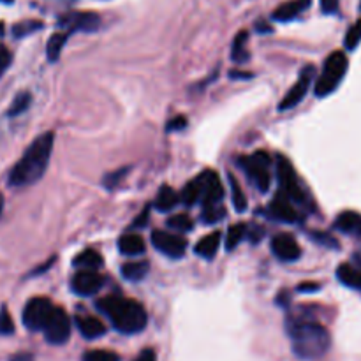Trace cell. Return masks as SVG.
Listing matches in <instances>:
<instances>
[{"instance_id": "1", "label": "cell", "mask_w": 361, "mask_h": 361, "mask_svg": "<svg viewBox=\"0 0 361 361\" xmlns=\"http://www.w3.org/2000/svg\"><path fill=\"white\" fill-rule=\"evenodd\" d=\"M53 142V133L41 134L25 150V154L16 162V166L11 170V173H9V185L25 187V185H32V183L39 182L42 178V174L46 173V170H48V164H50Z\"/></svg>"}, {"instance_id": "2", "label": "cell", "mask_w": 361, "mask_h": 361, "mask_svg": "<svg viewBox=\"0 0 361 361\" xmlns=\"http://www.w3.org/2000/svg\"><path fill=\"white\" fill-rule=\"evenodd\" d=\"M293 351L302 360H317L328 353L332 345V336L323 324L316 321L295 319L287 324Z\"/></svg>"}, {"instance_id": "3", "label": "cell", "mask_w": 361, "mask_h": 361, "mask_svg": "<svg viewBox=\"0 0 361 361\" xmlns=\"http://www.w3.org/2000/svg\"><path fill=\"white\" fill-rule=\"evenodd\" d=\"M97 308L111 319L116 332L125 333V335L143 332L148 321L146 310L142 304L129 298H122V296H106L97 302Z\"/></svg>"}, {"instance_id": "4", "label": "cell", "mask_w": 361, "mask_h": 361, "mask_svg": "<svg viewBox=\"0 0 361 361\" xmlns=\"http://www.w3.org/2000/svg\"><path fill=\"white\" fill-rule=\"evenodd\" d=\"M349 60L345 57V53L342 51H333L323 67V75L319 76L316 83V96L317 97H326L332 92L336 90V87L340 85V81L344 79L345 72H347Z\"/></svg>"}, {"instance_id": "5", "label": "cell", "mask_w": 361, "mask_h": 361, "mask_svg": "<svg viewBox=\"0 0 361 361\" xmlns=\"http://www.w3.org/2000/svg\"><path fill=\"white\" fill-rule=\"evenodd\" d=\"M240 164L245 171V174L250 178V182H254V185L259 189L261 192L268 191L270 187V168H271V159L270 155L266 154L265 150H258L254 152L249 157H241Z\"/></svg>"}, {"instance_id": "6", "label": "cell", "mask_w": 361, "mask_h": 361, "mask_svg": "<svg viewBox=\"0 0 361 361\" xmlns=\"http://www.w3.org/2000/svg\"><path fill=\"white\" fill-rule=\"evenodd\" d=\"M277 176L280 192H284L293 203H302L305 200L304 189L299 185L295 168L291 166V162L282 155L277 157Z\"/></svg>"}, {"instance_id": "7", "label": "cell", "mask_w": 361, "mask_h": 361, "mask_svg": "<svg viewBox=\"0 0 361 361\" xmlns=\"http://www.w3.org/2000/svg\"><path fill=\"white\" fill-rule=\"evenodd\" d=\"M55 305L48 298H32L23 308V324L30 332H42Z\"/></svg>"}, {"instance_id": "8", "label": "cell", "mask_w": 361, "mask_h": 361, "mask_svg": "<svg viewBox=\"0 0 361 361\" xmlns=\"http://www.w3.org/2000/svg\"><path fill=\"white\" fill-rule=\"evenodd\" d=\"M42 332H44L46 340L50 344H66L69 340V336H71V319L66 314V310L60 307H55Z\"/></svg>"}, {"instance_id": "9", "label": "cell", "mask_w": 361, "mask_h": 361, "mask_svg": "<svg viewBox=\"0 0 361 361\" xmlns=\"http://www.w3.org/2000/svg\"><path fill=\"white\" fill-rule=\"evenodd\" d=\"M152 243H154V247L159 252L173 259L182 258L185 254V249H187V240L185 238L178 237V235H171V232L166 231H154Z\"/></svg>"}, {"instance_id": "10", "label": "cell", "mask_w": 361, "mask_h": 361, "mask_svg": "<svg viewBox=\"0 0 361 361\" xmlns=\"http://www.w3.org/2000/svg\"><path fill=\"white\" fill-rule=\"evenodd\" d=\"M198 178L201 182V203H203V208L222 203V200H224V187L220 183L219 174L213 173V171H204Z\"/></svg>"}, {"instance_id": "11", "label": "cell", "mask_w": 361, "mask_h": 361, "mask_svg": "<svg viewBox=\"0 0 361 361\" xmlns=\"http://www.w3.org/2000/svg\"><path fill=\"white\" fill-rule=\"evenodd\" d=\"M312 79H314V69H312V66H308L305 67V71L302 72V76H299V79L295 83V87L291 88L286 96H284V99L278 103V109H280V111H287V109L298 106V104L304 101V97L307 96Z\"/></svg>"}, {"instance_id": "12", "label": "cell", "mask_w": 361, "mask_h": 361, "mask_svg": "<svg viewBox=\"0 0 361 361\" xmlns=\"http://www.w3.org/2000/svg\"><path fill=\"white\" fill-rule=\"evenodd\" d=\"M104 286V277L97 270H81L72 277L71 289L78 296H92L99 293Z\"/></svg>"}, {"instance_id": "13", "label": "cell", "mask_w": 361, "mask_h": 361, "mask_svg": "<svg viewBox=\"0 0 361 361\" xmlns=\"http://www.w3.org/2000/svg\"><path fill=\"white\" fill-rule=\"evenodd\" d=\"M271 252L275 254V258H278L280 261H296V259L302 256V249H299L298 241L295 238L282 232V235H277V237L271 238Z\"/></svg>"}, {"instance_id": "14", "label": "cell", "mask_w": 361, "mask_h": 361, "mask_svg": "<svg viewBox=\"0 0 361 361\" xmlns=\"http://www.w3.org/2000/svg\"><path fill=\"white\" fill-rule=\"evenodd\" d=\"M101 18L96 13L85 11V13H71L60 20V25L67 27L71 32H94L99 29Z\"/></svg>"}, {"instance_id": "15", "label": "cell", "mask_w": 361, "mask_h": 361, "mask_svg": "<svg viewBox=\"0 0 361 361\" xmlns=\"http://www.w3.org/2000/svg\"><path fill=\"white\" fill-rule=\"evenodd\" d=\"M270 215L273 217V219L280 220V222H296V220H299L295 203H293V201L280 191H278V194L275 196V200L271 201Z\"/></svg>"}, {"instance_id": "16", "label": "cell", "mask_w": 361, "mask_h": 361, "mask_svg": "<svg viewBox=\"0 0 361 361\" xmlns=\"http://www.w3.org/2000/svg\"><path fill=\"white\" fill-rule=\"evenodd\" d=\"M76 326H78L79 333L88 340L99 338L106 333V326H104L103 321L94 316H78L76 317Z\"/></svg>"}, {"instance_id": "17", "label": "cell", "mask_w": 361, "mask_h": 361, "mask_svg": "<svg viewBox=\"0 0 361 361\" xmlns=\"http://www.w3.org/2000/svg\"><path fill=\"white\" fill-rule=\"evenodd\" d=\"M310 5V0H289L286 4L278 5L273 11V20L277 21H291L298 18L305 9Z\"/></svg>"}, {"instance_id": "18", "label": "cell", "mask_w": 361, "mask_h": 361, "mask_svg": "<svg viewBox=\"0 0 361 361\" xmlns=\"http://www.w3.org/2000/svg\"><path fill=\"white\" fill-rule=\"evenodd\" d=\"M335 228L345 235L361 237V213L342 212L335 219Z\"/></svg>"}, {"instance_id": "19", "label": "cell", "mask_w": 361, "mask_h": 361, "mask_svg": "<svg viewBox=\"0 0 361 361\" xmlns=\"http://www.w3.org/2000/svg\"><path fill=\"white\" fill-rule=\"evenodd\" d=\"M336 278H338L344 286L361 293V268H358V266L344 263V265H340L336 268Z\"/></svg>"}, {"instance_id": "20", "label": "cell", "mask_w": 361, "mask_h": 361, "mask_svg": "<svg viewBox=\"0 0 361 361\" xmlns=\"http://www.w3.org/2000/svg\"><path fill=\"white\" fill-rule=\"evenodd\" d=\"M220 247V232H210L206 237L201 238L198 243H196L194 252L204 259H212L215 258V254L219 252Z\"/></svg>"}, {"instance_id": "21", "label": "cell", "mask_w": 361, "mask_h": 361, "mask_svg": "<svg viewBox=\"0 0 361 361\" xmlns=\"http://www.w3.org/2000/svg\"><path fill=\"white\" fill-rule=\"evenodd\" d=\"M118 249L124 256H139V254L145 252L146 245L145 240L139 235H124L118 240Z\"/></svg>"}, {"instance_id": "22", "label": "cell", "mask_w": 361, "mask_h": 361, "mask_svg": "<svg viewBox=\"0 0 361 361\" xmlns=\"http://www.w3.org/2000/svg\"><path fill=\"white\" fill-rule=\"evenodd\" d=\"M180 201V194L174 189L168 187V185H164V187H161V191H159L157 194V200H155V208H157L159 212H170V210H173L176 204H178Z\"/></svg>"}, {"instance_id": "23", "label": "cell", "mask_w": 361, "mask_h": 361, "mask_svg": "<svg viewBox=\"0 0 361 361\" xmlns=\"http://www.w3.org/2000/svg\"><path fill=\"white\" fill-rule=\"evenodd\" d=\"M148 271H150V266L146 261H134L122 266V275H124L127 280H131V282L143 280V278L148 275Z\"/></svg>"}, {"instance_id": "24", "label": "cell", "mask_w": 361, "mask_h": 361, "mask_svg": "<svg viewBox=\"0 0 361 361\" xmlns=\"http://www.w3.org/2000/svg\"><path fill=\"white\" fill-rule=\"evenodd\" d=\"M75 265L83 268V270H97V268L103 266V256L92 249L83 250V252L78 254L75 258Z\"/></svg>"}, {"instance_id": "25", "label": "cell", "mask_w": 361, "mask_h": 361, "mask_svg": "<svg viewBox=\"0 0 361 361\" xmlns=\"http://www.w3.org/2000/svg\"><path fill=\"white\" fill-rule=\"evenodd\" d=\"M180 200H182V203L185 204V206H192V204H196L198 201H201V182L198 176H196L194 180H191V182L183 187L182 194H180Z\"/></svg>"}, {"instance_id": "26", "label": "cell", "mask_w": 361, "mask_h": 361, "mask_svg": "<svg viewBox=\"0 0 361 361\" xmlns=\"http://www.w3.org/2000/svg\"><path fill=\"white\" fill-rule=\"evenodd\" d=\"M247 38H249V34L243 30V32H240L235 38V42H232V50H231V57L235 62L241 64L245 62V60H249V51H247Z\"/></svg>"}, {"instance_id": "27", "label": "cell", "mask_w": 361, "mask_h": 361, "mask_svg": "<svg viewBox=\"0 0 361 361\" xmlns=\"http://www.w3.org/2000/svg\"><path fill=\"white\" fill-rule=\"evenodd\" d=\"M66 41H67V34H53L50 38V41H48V46H46V55H48V58H50L51 62H55V60H58V57H60V53H62L64 46H66Z\"/></svg>"}, {"instance_id": "28", "label": "cell", "mask_w": 361, "mask_h": 361, "mask_svg": "<svg viewBox=\"0 0 361 361\" xmlns=\"http://www.w3.org/2000/svg\"><path fill=\"white\" fill-rule=\"evenodd\" d=\"M229 185H231V200H232V204H235V210H237V212H245L247 198L232 174H229Z\"/></svg>"}, {"instance_id": "29", "label": "cell", "mask_w": 361, "mask_h": 361, "mask_svg": "<svg viewBox=\"0 0 361 361\" xmlns=\"http://www.w3.org/2000/svg\"><path fill=\"white\" fill-rule=\"evenodd\" d=\"M247 237V226L245 224H235L229 228L228 235H226V249L231 250L241 243V240Z\"/></svg>"}, {"instance_id": "30", "label": "cell", "mask_w": 361, "mask_h": 361, "mask_svg": "<svg viewBox=\"0 0 361 361\" xmlns=\"http://www.w3.org/2000/svg\"><path fill=\"white\" fill-rule=\"evenodd\" d=\"M30 103H32V97H30L29 92H21L14 97L13 104L9 106V116H18L21 113H25L29 109Z\"/></svg>"}, {"instance_id": "31", "label": "cell", "mask_w": 361, "mask_h": 361, "mask_svg": "<svg viewBox=\"0 0 361 361\" xmlns=\"http://www.w3.org/2000/svg\"><path fill=\"white\" fill-rule=\"evenodd\" d=\"M83 361H120V356L106 349H94L83 354Z\"/></svg>"}, {"instance_id": "32", "label": "cell", "mask_w": 361, "mask_h": 361, "mask_svg": "<svg viewBox=\"0 0 361 361\" xmlns=\"http://www.w3.org/2000/svg\"><path fill=\"white\" fill-rule=\"evenodd\" d=\"M360 42H361V20H358L354 25H351L347 34H345L344 44L349 51H353L354 48H358Z\"/></svg>"}, {"instance_id": "33", "label": "cell", "mask_w": 361, "mask_h": 361, "mask_svg": "<svg viewBox=\"0 0 361 361\" xmlns=\"http://www.w3.org/2000/svg\"><path fill=\"white\" fill-rule=\"evenodd\" d=\"M226 217V210L220 204H213V206L203 208V222L204 224H217L219 220Z\"/></svg>"}, {"instance_id": "34", "label": "cell", "mask_w": 361, "mask_h": 361, "mask_svg": "<svg viewBox=\"0 0 361 361\" xmlns=\"http://www.w3.org/2000/svg\"><path fill=\"white\" fill-rule=\"evenodd\" d=\"M39 29H42L41 21H34V20L21 21V23L14 25L13 36L14 38H25V36H29V34H34L36 30H39Z\"/></svg>"}, {"instance_id": "35", "label": "cell", "mask_w": 361, "mask_h": 361, "mask_svg": "<svg viewBox=\"0 0 361 361\" xmlns=\"http://www.w3.org/2000/svg\"><path fill=\"white\" fill-rule=\"evenodd\" d=\"M168 226L173 229H176V231L180 232H187L191 231L192 228H194V224H192V219L189 215H174L171 217L170 220H168Z\"/></svg>"}, {"instance_id": "36", "label": "cell", "mask_w": 361, "mask_h": 361, "mask_svg": "<svg viewBox=\"0 0 361 361\" xmlns=\"http://www.w3.org/2000/svg\"><path fill=\"white\" fill-rule=\"evenodd\" d=\"M14 333L13 317L5 307L0 308V335H11Z\"/></svg>"}, {"instance_id": "37", "label": "cell", "mask_w": 361, "mask_h": 361, "mask_svg": "<svg viewBox=\"0 0 361 361\" xmlns=\"http://www.w3.org/2000/svg\"><path fill=\"white\" fill-rule=\"evenodd\" d=\"M11 62H13V55H11L8 46H4L2 42H0V76L8 71Z\"/></svg>"}, {"instance_id": "38", "label": "cell", "mask_w": 361, "mask_h": 361, "mask_svg": "<svg viewBox=\"0 0 361 361\" xmlns=\"http://www.w3.org/2000/svg\"><path fill=\"white\" fill-rule=\"evenodd\" d=\"M321 9H323V13L326 14L336 13V9H338V0H321Z\"/></svg>"}, {"instance_id": "39", "label": "cell", "mask_w": 361, "mask_h": 361, "mask_svg": "<svg viewBox=\"0 0 361 361\" xmlns=\"http://www.w3.org/2000/svg\"><path fill=\"white\" fill-rule=\"evenodd\" d=\"M187 125V120L183 118V116H176V118H173V120L168 124V131H178V129H183Z\"/></svg>"}, {"instance_id": "40", "label": "cell", "mask_w": 361, "mask_h": 361, "mask_svg": "<svg viewBox=\"0 0 361 361\" xmlns=\"http://www.w3.org/2000/svg\"><path fill=\"white\" fill-rule=\"evenodd\" d=\"M314 238H316L319 243H324V245L330 247H338V241H335L333 238H330L328 235H321V232H314Z\"/></svg>"}, {"instance_id": "41", "label": "cell", "mask_w": 361, "mask_h": 361, "mask_svg": "<svg viewBox=\"0 0 361 361\" xmlns=\"http://www.w3.org/2000/svg\"><path fill=\"white\" fill-rule=\"evenodd\" d=\"M134 361H157V356H155V351H152V349H145L143 353L137 354V358Z\"/></svg>"}, {"instance_id": "42", "label": "cell", "mask_w": 361, "mask_h": 361, "mask_svg": "<svg viewBox=\"0 0 361 361\" xmlns=\"http://www.w3.org/2000/svg\"><path fill=\"white\" fill-rule=\"evenodd\" d=\"M11 361H34L32 354L29 353H20V354H14L13 358H11Z\"/></svg>"}, {"instance_id": "43", "label": "cell", "mask_w": 361, "mask_h": 361, "mask_svg": "<svg viewBox=\"0 0 361 361\" xmlns=\"http://www.w3.org/2000/svg\"><path fill=\"white\" fill-rule=\"evenodd\" d=\"M353 259H354V263H356V266H358V268H361V249L358 250L356 254H354V256H353Z\"/></svg>"}, {"instance_id": "44", "label": "cell", "mask_w": 361, "mask_h": 361, "mask_svg": "<svg viewBox=\"0 0 361 361\" xmlns=\"http://www.w3.org/2000/svg\"><path fill=\"white\" fill-rule=\"evenodd\" d=\"M2 210H4V198L0 194V215H2Z\"/></svg>"}, {"instance_id": "45", "label": "cell", "mask_w": 361, "mask_h": 361, "mask_svg": "<svg viewBox=\"0 0 361 361\" xmlns=\"http://www.w3.org/2000/svg\"><path fill=\"white\" fill-rule=\"evenodd\" d=\"M2 34H4V25L0 23V36H2Z\"/></svg>"}, {"instance_id": "46", "label": "cell", "mask_w": 361, "mask_h": 361, "mask_svg": "<svg viewBox=\"0 0 361 361\" xmlns=\"http://www.w3.org/2000/svg\"><path fill=\"white\" fill-rule=\"evenodd\" d=\"M0 2H8V4H11V2H13V0H0Z\"/></svg>"}]
</instances>
